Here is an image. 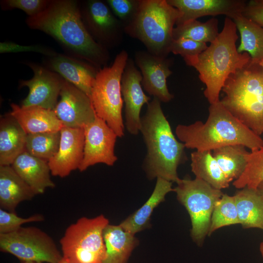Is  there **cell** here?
<instances>
[{
  "instance_id": "obj_38",
  "label": "cell",
  "mask_w": 263,
  "mask_h": 263,
  "mask_svg": "<svg viewBox=\"0 0 263 263\" xmlns=\"http://www.w3.org/2000/svg\"><path fill=\"white\" fill-rule=\"evenodd\" d=\"M24 52L39 53L50 57L57 54L52 50L38 45H22L10 41L0 43V53L1 54Z\"/></svg>"
},
{
  "instance_id": "obj_17",
  "label": "cell",
  "mask_w": 263,
  "mask_h": 263,
  "mask_svg": "<svg viewBox=\"0 0 263 263\" xmlns=\"http://www.w3.org/2000/svg\"><path fill=\"white\" fill-rule=\"evenodd\" d=\"M57 152L48 161L51 174L61 178L78 169L84 155L85 143L83 128L63 126Z\"/></svg>"
},
{
  "instance_id": "obj_12",
  "label": "cell",
  "mask_w": 263,
  "mask_h": 263,
  "mask_svg": "<svg viewBox=\"0 0 263 263\" xmlns=\"http://www.w3.org/2000/svg\"><path fill=\"white\" fill-rule=\"evenodd\" d=\"M84 155L80 171L97 163L113 166L117 160L114 147L118 137L106 122L96 115L94 120L84 128Z\"/></svg>"
},
{
  "instance_id": "obj_4",
  "label": "cell",
  "mask_w": 263,
  "mask_h": 263,
  "mask_svg": "<svg viewBox=\"0 0 263 263\" xmlns=\"http://www.w3.org/2000/svg\"><path fill=\"white\" fill-rule=\"evenodd\" d=\"M156 97L148 104L141 117V132L147 147L144 167L150 179L161 178L177 183V168L184 158L185 145L175 138Z\"/></svg>"
},
{
  "instance_id": "obj_5",
  "label": "cell",
  "mask_w": 263,
  "mask_h": 263,
  "mask_svg": "<svg viewBox=\"0 0 263 263\" xmlns=\"http://www.w3.org/2000/svg\"><path fill=\"white\" fill-rule=\"evenodd\" d=\"M222 91L224 96L220 101L224 107L261 136L263 133V69L250 61L228 77Z\"/></svg>"
},
{
  "instance_id": "obj_20",
  "label": "cell",
  "mask_w": 263,
  "mask_h": 263,
  "mask_svg": "<svg viewBox=\"0 0 263 263\" xmlns=\"http://www.w3.org/2000/svg\"><path fill=\"white\" fill-rule=\"evenodd\" d=\"M11 166L36 195L43 193L47 188L55 187L46 160L35 157L25 150L16 158Z\"/></svg>"
},
{
  "instance_id": "obj_41",
  "label": "cell",
  "mask_w": 263,
  "mask_h": 263,
  "mask_svg": "<svg viewBox=\"0 0 263 263\" xmlns=\"http://www.w3.org/2000/svg\"><path fill=\"white\" fill-rule=\"evenodd\" d=\"M259 250L263 259V241L261 243L259 246Z\"/></svg>"
},
{
  "instance_id": "obj_14",
  "label": "cell",
  "mask_w": 263,
  "mask_h": 263,
  "mask_svg": "<svg viewBox=\"0 0 263 263\" xmlns=\"http://www.w3.org/2000/svg\"><path fill=\"white\" fill-rule=\"evenodd\" d=\"M28 65L32 69L34 76L30 79L19 81V88L27 87L29 90L21 106H38L54 110L64 79L49 68L34 63H30Z\"/></svg>"
},
{
  "instance_id": "obj_3",
  "label": "cell",
  "mask_w": 263,
  "mask_h": 263,
  "mask_svg": "<svg viewBox=\"0 0 263 263\" xmlns=\"http://www.w3.org/2000/svg\"><path fill=\"white\" fill-rule=\"evenodd\" d=\"M237 31L233 20L225 17L222 31L210 45L197 56L184 60L199 73L206 85L204 95L210 104L220 101V93L228 77L251 61L248 53L238 52Z\"/></svg>"
},
{
  "instance_id": "obj_2",
  "label": "cell",
  "mask_w": 263,
  "mask_h": 263,
  "mask_svg": "<svg viewBox=\"0 0 263 263\" xmlns=\"http://www.w3.org/2000/svg\"><path fill=\"white\" fill-rule=\"evenodd\" d=\"M175 134L186 148L211 151L226 146L241 145L251 151L263 145V139L233 115L220 101L210 104L206 122L179 124Z\"/></svg>"
},
{
  "instance_id": "obj_11",
  "label": "cell",
  "mask_w": 263,
  "mask_h": 263,
  "mask_svg": "<svg viewBox=\"0 0 263 263\" xmlns=\"http://www.w3.org/2000/svg\"><path fill=\"white\" fill-rule=\"evenodd\" d=\"M80 10L84 25L98 43L106 48L120 44L124 26L104 2L87 0Z\"/></svg>"
},
{
  "instance_id": "obj_40",
  "label": "cell",
  "mask_w": 263,
  "mask_h": 263,
  "mask_svg": "<svg viewBox=\"0 0 263 263\" xmlns=\"http://www.w3.org/2000/svg\"><path fill=\"white\" fill-rule=\"evenodd\" d=\"M257 190L263 198V182L258 186Z\"/></svg>"
},
{
  "instance_id": "obj_43",
  "label": "cell",
  "mask_w": 263,
  "mask_h": 263,
  "mask_svg": "<svg viewBox=\"0 0 263 263\" xmlns=\"http://www.w3.org/2000/svg\"><path fill=\"white\" fill-rule=\"evenodd\" d=\"M21 263H42L36 262H21Z\"/></svg>"
},
{
  "instance_id": "obj_23",
  "label": "cell",
  "mask_w": 263,
  "mask_h": 263,
  "mask_svg": "<svg viewBox=\"0 0 263 263\" xmlns=\"http://www.w3.org/2000/svg\"><path fill=\"white\" fill-rule=\"evenodd\" d=\"M27 133L17 120L8 113L0 121V166H11L26 150Z\"/></svg>"
},
{
  "instance_id": "obj_42",
  "label": "cell",
  "mask_w": 263,
  "mask_h": 263,
  "mask_svg": "<svg viewBox=\"0 0 263 263\" xmlns=\"http://www.w3.org/2000/svg\"><path fill=\"white\" fill-rule=\"evenodd\" d=\"M258 64L263 69V58L260 61Z\"/></svg>"
},
{
  "instance_id": "obj_29",
  "label": "cell",
  "mask_w": 263,
  "mask_h": 263,
  "mask_svg": "<svg viewBox=\"0 0 263 263\" xmlns=\"http://www.w3.org/2000/svg\"><path fill=\"white\" fill-rule=\"evenodd\" d=\"M249 153L246 147L241 145L226 146L212 151L214 157L229 183L237 179L243 173Z\"/></svg>"
},
{
  "instance_id": "obj_35",
  "label": "cell",
  "mask_w": 263,
  "mask_h": 263,
  "mask_svg": "<svg viewBox=\"0 0 263 263\" xmlns=\"http://www.w3.org/2000/svg\"><path fill=\"white\" fill-rule=\"evenodd\" d=\"M106 1L113 14L125 28L136 16L140 0H107Z\"/></svg>"
},
{
  "instance_id": "obj_19",
  "label": "cell",
  "mask_w": 263,
  "mask_h": 263,
  "mask_svg": "<svg viewBox=\"0 0 263 263\" xmlns=\"http://www.w3.org/2000/svg\"><path fill=\"white\" fill-rule=\"evenodd\" d=\"M48 66L90 97L98 69L84 61L57 54L51 57Z\"/></svg>"
},
{
  "instance_id": "obj_8",
  "label": "cell",
  "mask_w": 263,
  "mask_h": 263,
  "mask_svg": "<svg viewBox=\"0 0 263 263\" xmlns=\"http://www.w3.org/2000/svg\"><path fill=\"white\" fill-rule=\"evenodd\" d=\"M109 220L103 215L78 219L60 240L62 259L69 263H103L106 249L103 231Z\"/></svg>"
},
{
  "instance_id": "obj_34",
  "label": "cell",
  "mask_w": 263,
  "mask_h": 263,
  "mask_svg": "<svg viewBox=\"0 0 263 263\" xmlns=\"http://www.w3.org/2000/svg\"><path fill=\"white\" fill-rule=\"evenodd\" d=\"M44 217L41 214H35L27 218H23L11 212L0 209V234L14 232L21 227L22 225L44 221Z\"/></svg>"
},
{
  "instance_id": "obj_26",
  "label": "cell",
  "mask_w": 263,
  "mask_h": 263,
  "mask_svg": "<svg viewBox=\"0 0 263 263\" xmlns=\"http://www.w3.org/2000/svg\"><path fill=\"white\" fill-rule=\"evenodd\" d=\"M234 195L240 224L244 228L263 230V198L257 189H240Z\"/></svg>"
},
{
  "instance_id": "obj_7",
  "label": "cell",
  "mask_w": 263,
  "mask_h": 263,
  "mask_svg": "<svg viewBox=\"0 0 263 263\" xmlns=\"http://www.w3.org/2000/svg\"><path fill=\"white\" fill-rule=\"evenodd\" d=\"M128 58L127 52L122 50L111 66L99 69L90 96L96 115L104 120L119 137L124 135L121 80Z\"/></svg>"
},
{
  "instance_id": "obj_22",
  "label": "cell",
  "mask_w": 263,
  "mask_h": 263,
  "mask_svg": "<svg viewBox=\"0 0 263 263\" xmlns=\"http://www.w3.org/2000/svg\"><path fill=\"white\" fill-rule=\"evenodd\" d=\"M36 194L11 166H0V207L15 212L21 202L32 199Z\"/></svg>"
},
{
  "instance_id": "obj_36",
  "label": "cell",
  "mask_w": 263,
  "mask_h": 263,
  "mask_svg": "<svg viewBox=\"0 0 263 263\" xmlns=\"http://www.w3.org/2000/svg\"><path fill=\"white\" fill-rule=\"evenodd\" d=\"M207 47L206 43L189 39L180 38L173 39L170 52L175 55H180L185 60L197 56Z\"/></svg>"
},
{
  "instance_id": "obj_39",
  "label": "cell",
  "mask_w": 263,
  "mask_h": 263,
  "mask_svg": "<svg viewBox=\"0 0 263 263\" xmlns=\"http://www.w3.org/2000/svg\"><path fill=\"white\" fill-rule=\"evenodd\" d=\"M242 14L263 27V0H251L246 2Z\"/></svg>"
},
{
  "instance_id": "obj_6",
  "label": "cell",
  "mask_w": 263,
  "mask_h": 263,
  "mask_svg": "<svg viewBox=\"0 0 263 263\" xmlns=\"http://www.w3.org/2000/svg\"><path fill=\"white\" fill-rule=\"evenodd\" d=\"M179 15L167 0H140L137 13L124 32L140 40L150 54L167 57Z\"/></svg>"
},
{
  "instance_id": "obj_24",
  "label": "cell",
  "mask_w": 263,
  "mask_h": 263,
  "mask_svg": "<svg viewBox=\"0 0 263 263\" xmlns=\"http://www.w3.org/2000/svg\"><path fill=\"white\" fill-rule=\"evenodd\" d=\"M174 191L172 182L158 177L154 189L147 201L119 225L125 231L134 235L146 227L154 208L165 200L169 192Z\"/></svg>"
},
{
  "instance_id": "obj_37",
  "label": "cell",
  "mask_w": 263,
  "mask_h": 263,
  "mask_svg": "<svg viewBox=\"0 0 263 263\" xmlns=\"http://www.w3.org/2000/svg\"><path fill=\"white\" fill-rule=\"evenodd\" d=\"M49 2L48 0H3L0 1V5L3 10L17 8L32 17L44 10Z\"/></svg>"
},
{
  "instance_id": "obj_18",
  "label": "cell",
  "mask_w": 263,
  "mask_h": 263,
  "mask_svg": "<svg viewBox=\"0 0 263 263\" xmlns=\"http://www.w3.org/2000/svg\"><path fill=\"white\" fill-rule=\"evenodd\" d=\"M179 12L178 25L206 16L224 15L232 19L242 13L246 1L242 0H167Z\"/></svg>"
},
{
  "instance_id": "obj_25",
  "label": "cell",
  "mask_w": 263,
  "mask_h": 263,
  "mask_svg": "<svg viewBox=\"0 0 263 263\" xmlns=\"http://www.w3.org/2000/svg\"><path fill=\"white\" fill-rule=\"evenodd\" d=\"M106 258L103 263H126L137 241L120 225L108 224L103 231Z\"/></svg>"
},
{
  "instance_id": "obj_27",
  "label": "cell",
  "mask_w": 263,
  "mask_h": 263,
  "mask_svg": "<svg viewBox=\"0 0 263 263\" xmlns=\"http://www.w3.org/2000/svg\"><path fill=\"white\" fill-rule=\"evenodd\" d=\"M231 19L241 37L238 52L248 53L251 62L258 63L263 58V27L245 18L242 13L235 15Z\"/></svg>"
},
{
  "instance_id": "obj_1",
  "label": "cell",
  "mask_w": 263,
  "mask_h": 263,
  "mask_svg": "<svg viewBox=\"0 0 263 263\" xmlns=\"http://www.w3.org/2000/svg\"><path fill=\"white\" fill-rule=\"evenodd\" d=\"M26 23L31 29L51 36L75 58L98 70L109 61L107 48L98 43L88 31L76 0H50L44 10L28 17Z\"/></svg>"
},
{
  "instance_id": "obj_9",
  "label": "cell",
  "mask_w": 263,
  "mask_h": 263,
  "mask_svg": "<svg viewBox=\"0 0 263 263\" xmlns=\"http://www.w3.org/2000/svg\"><path fill=\"white\" fill-rule=\"evenodd\" d=\"M176 184L174 191L190 218L191 236L197 244L202 245L208 234L215 204L224 193L197 178L180 179Z\"/></svg>"
},
{
  "instance_id": "obj_30",
  "label": "cell",
  "mask_w": 263,
  "mask_h": 263,
  "mask_svg": "<svg viewBox=\"0 0 263 263\" xmlns=\"http://www.w3.org/2000/svg\"><path fill=\"white\" fill-rule=\"evenodd\" d=\"M218 20L213 18L206 22L193 20L176 25L173 31V39H189L206 43H211L219 35Z\"/></svg>"
},
{
  "instance_id": "obj_13",
  "label": "cell",
  "mask_w": 263,
  "mask_h": 263,
  "mask_svg": "<svg viewBox=\"0 0 263 263\" xmlns=\"http://www.w3.org/2000/svg\"><path fill=\"white\" fill-rule=\"evenodd\" d=\"M59 96L54 111L64 126L84 128L94 120L96 114L90 97L64 79Z\"/></svg>"
},
{
  "instance_id": "obj_21",
  "label": "cell",
  "mask_w": 263,
  "mask_h": 263,
  "mask_svg": "<svg viewBox=\"0 0 263 263\" xmlns=\"http://www.w3.org/2000/svg\"><path fill=\"white\" fill-rule=\"evenodd\" d=\"M9 113L27 134L60 131L63 126L54 110L38 106L21 107L11 105Z\"/></svg>"
},
{
  "instance_id": "obj_10",
  "label": "cell",
  "mask_w": 263,
  "mask_h": 263,
  "mask_svg": "<svg viewBox=\"0 0 263 263\" xmlns=\"http://www.w3.org/2000/svg\"><path fill=\"white\" fill-rule=\"evenodd\" d=\"M0 249L21 262L58 263L62 259L53 238L35 226H21L14 232L0 234Z\"/></svg>"
},
{
  "instance_id": "obj_15",
  "label": "cell",
  "mask_w": 263,
  "mask_h": 263,
  "mask_svg": "<svg viewBox=\"0 0 263 263\" xmlns=\"http://www.w3.org/2000/svg\"><path fill=\"white\" fill-rule=\"evenodd\" d=\"M142 80L141 73L135 67L133 60L128 58L122 75L121 91L125 106L126 128L133 135H137L140 130L141 109L150 100L142 89Z\"/></svg>"
},
{
  "instance_id": "obj_33",
  "label": "cell",
  "mask_w": 263,
  "mask_h": 263,
  "mask_svg": "<svg viewBox=\"0 0 263 263\" xmlns=\"http://www.w3.org/2000/svg\"><path fill=\"white\" fill-rule=\"evenodd\" d=\"M246 159L243 173L233 182V185L237 189L247 187L257 189L263 182V145L259 149L249 152Z\"/></svg>"
},
{
  "instance_id": "obj_31",
  "label": "cell",
  "mask_w": 263,
  "mask_h": 263,
  "mask_svg": "<svg viewBox=\"0 0 263 263\" xmlns=\"http://www.w3.org/2000/svg\"><path fill=\"white\" fill-rule=\"evenodd\" d=\"M60 137V131L27 134L26 151L48 162L57 152Z\"/></svg>"
},
{
  "instance_id": "obj_32",
  "label": "cell",
  "mask_w": 263,
  "mask_h": 263,
  "mask_svg": "<svg viewBox=\"0 0 263 263\" xmlns=\"http://www.w3.org/2000/svg\"><path fill=\"white\" fill-rule=\"evenodd\" d=\"M240 224L234 196L223 194L215 203L208 235L225 226Z\"/></svg>"
},
{
  "instance_id": "obj_28",
  "label": "cell",
  "mask_w": 263,
  "mask_h": 263,
  "mask_svg": "<svg viewBox=\"0 0 263 263\" xmlns=\"http://www.w3.org/2000/svg\"><path fill=\"white\" fill-rule=\"evenodd\" d=\"M190 167L195 178L202 180L218 189L228 188L225 177L211 151L195 150L191 153Z\"/></svg>"
},
{
  "instance_id": "obj_16",
  "label": "cell",
  "mask_w": 263,
  "mask_h": 263,
  "mask_svg": "<svg viewBox=\"0 0 263 263\" xmlns=\"http://www.w3.org/2000/svg\"><path fill=\"white\" fill-rule=\"evenodd\" d=\"M135 62L141 70V84L148 94L161 102L170 101L173 95L168 90L167 79L172 73L169 69L170 59L148 51H138L135 54Z\"/></svg>"
},
{
  "instance_id": "obj_44",
  "label": "cell",
  "mask_w": 263,
  "mask_h": 263,
  "mask_svg": "<svg viewBox=\"0 0 263 263\" xmlns=\"http://www.w3.org/2000/svg\"><path fill=\"white\" fill-rule=\"evenodd\" d=\"M58 263H69L67 262V261L64 260L63 259H62V260Z\"/></svg>"
}]
</instances>
